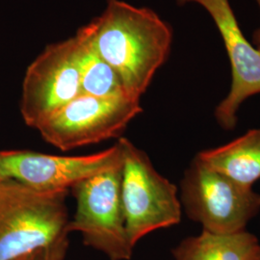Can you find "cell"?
Here are the masks:
<instances>
[{"label":"cell","instance_id":"7","mask_svg":"<svg viewBox=\"0 0 260 260\" xmlns=\"http://www.w3.org/2000/svg\"><path fill=\"white\" fill-rule=\"evenodd\" d=\"M82 94L76 37L51 45L26 70L20 113L28 126L38 127Z\"/></svg>","mask_w":260,"mask_h":260},{"label":"cell","instance_id":"9","mask_svg":"<svg viewBox=\"0 0 260 260\" xmlns=\"http://www.w3.org/2000/svg\"><path fill=\"white\" fill-rule=\"evenodd\" d=\"M179 5L197 3L204 7L218 29L230 59L232 87L215 109L218 123L226 130L237 123V113L247 99L260 93V51L245 37L230 0H176Z\"/></svg>","mask_w":260,"mask_h":260},{"label":"cell","instance_id":"15","mask_svg":"<svg viewBox=\"0 0 260 260\" xmlns=\"http://www.w3.org/2000/svg\"><path fill=\"white\" fill-rule=\"evenodd\" d=\"M3 181H4V179H3V177H2L1 174H0V184H1Z\"/></svg>","mask_w":260,"mask_h":260},{"label":"cell","instance_id":"13","mask_svg":"<svg viewBox=\"0 0 260 260\" xmlns=\"http://www.w3.org/2000/svg\"><path fill=\"white\" fill-rule=\"evenodd\" d=\"M69 235H64L57 241L33 252L22 260H65L69 249Z\"/></svg>","mask_w":260,"mask_h":260},{"label":"cell","instance_id":"10","mask_svg":"<svg viewBox=\"0 0 260 260\" xmlns=\"http://www.w3.org/2000/svg\"><path fill=\"white\" fill-rule=\"evenodd\" d=\"M196 157L233 181L252 188L260 179V129L250 130L224 146L200 152Z\"/></svg>","mask_w":260,"mask_h":260},{"label":"cell","instance_id":"4","mask_svg":"<svg viewBox=\"0 0 260 260\" xmlns=\"http://www.w3.org/2000/svg\"><path fill=\"white\" fill-rule=\"evenodd\" d=\"M181 202L190 219L218 234L245 231L260 210V195L196 157L181 181Z\"/></svg>","mask_w":260,"mask_h":260},{"label":"cell","instance_id":"14","mask_svg":"<svg viewBox=\"0 0 260 260\" xmlns=\"http://www.w3.org/2000/svg\"><path fill=\"white\" fill-rule=\"evenodd\" d=\"M255 2L257 3L258 7L260 9V0H255ZM253 41H254V47H256L260 51V29H257L255 32H254V35H253Z\"/></svg>","mask_w":260,"mask_h":260},{"label":"cell","instance_id":"1","mask_svg":"<svg viewBox=\"0 0 260 260\" xmlns=\"http://www.w3.org/2000/svg\"><path fill=\"white\" fill-rule=\"evenodd\" d=\"M86 28L96 52L116 72L124 92L140 100L170 54L171 26L149 8L108 0L102 16Z\"/></svg>","mask_w":260,"mask_h":260},{"label":"cell","instance_id":"3","mask_svg":"<svg viewBox=\"0 0 260 260\" xmlns=\"http://www.w3.org/2000/svg\"><path fill=\"white\" fill-rule=\"evenodd\" d=\"M122 149L121 198L125 228L133 247L147 234L180 222L177 189L162 177L145 151L120 138Z\"/></svg>","mask_w":260,"mask_h":260},{"label":"cell","instance_id":"6","mask_svg":"<svg viewBox=\"0 0 260 260\" xmlns=\"http://www.w3.org/2000/svg\"><path fill=\"white\" fill-rule=\"evenodd\" d=\"M142 111L140 100L127 94L111 98L80 94L38 130L46 142L67 151L121 136Z\"/></svg>","mask_w":260,"mask_h":260},{"label":"cell","instance_id":"8","mask_svg":"<svg viewBox=\"0 0 260 260\" xmlns=\"http://www.w3.org/2000/svg\"><path fill=\"white\" fill-rule=\"evenodd\" d=\"M122 149L118 141L98 153L81 156H61L31 150L0 151V174L42 192L71 191L90 177L120 167Z\"/></svg>","mask_w":260,"mask_h":260},{"label":"cell","instance_id":"5","mask_svg":"<svg viewBox=\"0 0 260 260\" xmlns=\"http://www.w3.org/2000/svg\"><path fill=\"white\" fill-rule=\"evenodd\" d=\"M121 181L120 166L90 177L70 191L77 206L68 232L80 233L86 246L110 260H129L134 249L125 228Z\"/></svg>","mask_w":260,"mask_h":260},{"label":"cell","instance_id":"11","mask_svg":"<svg viewBox=\"0 0 260 260\" xmlns=\"http://www.w3.org/2000/svg\"><path fill=\"white\" fill-rule=\"evenodd\" d=\"M175 260H260L257 238L246 231L218 234L204 231L173 250Z\"/></svg>","mask_w":260,"mask_h":260},{"label":"cell","instance_id":"12","mask_svg":"<svg viewBox=\"0 0 260 260\" xmlns=\"http://www.w3.org/2000/svg\"><path fill=\"white\" fill-rule=\"evenodd\" d=\"M75 37L79 46L82 94L100 98L127 94L116 72L96 52L86 26L79 29Z\"/></svg>","mask_w":260,"mask_h":260},{"label":"cell","instance_id":"2","mask_svg":"<svg viewBox=\"0 0 260 260\" xmlns=\"http://www.w3.org/2000/svg\"><path fill=\"white\" fill-rule=\"evenodd\" d=\"M69 191L42 192L12 179L0 184V260H22L69 235Z\"/></svg>","mask_w":260,"mask_h":260}]
</instances>
